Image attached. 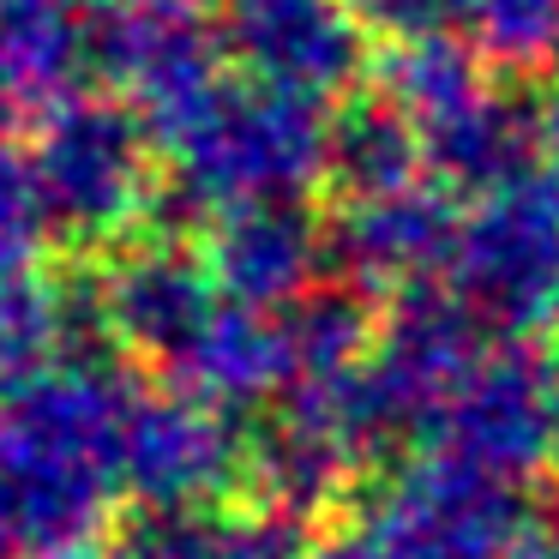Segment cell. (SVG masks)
I'll return each instance as SVG.
<instances>
[{"instance_id":"1","label":"cell","mask_w":559,"mask_h":559,"mask_svg":"<svg viewBox=\"0 0 559 559\" xmlns=\"http://www.w3.org/2000/svg\"><path fill=\"white\" fill-rule=\"evenodd\" d=\"M139 385L109 361L73 355L19 397L0 403V475L19 499L31 559L91 542L127 493V427Z\"/></svg>"},{"instance_id":"2","label":"cell","mask_w":559,"mask_h":559,"mask_svg":"<svg viewBox=\"0 0 559 559\" xmlns=\"http://www.w3.org/2000/svg\"><path fill=\"white\" fill-rule=\"evenodd\" d=\"M175 199L229 217L253 205H301L331 175V115L319 97L253 73H217L151 121Z\"/></svg>"},{"instance_id":"3","label":"cell","mask_w":559,"mask_h":559,"mask_svg":"<svg viewBox=\"0 0 559 559\" xmlns=\"http://www.w3.org/2000/svg\"><path fill=\"white\" fill-rule=\"evenodd\" d=\"M31 169H37L55 235L121 241L157 193L163 151L139 103L79 91L43 115L31 139Z\"/></svg>"},{"instance_id":"4","label":"cell","mask_w":559,"mask_h":559,"mask_svg":"<svg viewBox=\"0 0 559 559\" xmlns=\"http://www.w3.org/2000/svg\"><path fill=\"white\" fill-rule=\"evenodd\" d=\"M445 277L511 343L559 319V175L547 163L475 193Z\"/></svg>"},{"instance_id":"5","label":"cell","mask_w":559,"mask_h":559,"mask_svg":"<svg viewBox=\"0 0 559 559\" xmlns=\"http://www.w3.org/2000/svg\"><path fill=\"white\" fill-rule=\"evenodd\" d=\"M361 535L385 559H511L530 542V487L427 445L367 506Z\"/></svg>"},{"instance_id":"6","label":"cell","mask_w":559,"mask_h":559,"mask_svg":"<svg viewBox=\"0 0 559 559\" xmlns=\"http://www.w3.org/2000/svg\"><path fill=\"white\" fill-rule=\"evenodd\" d=\"M481 319L451 283H421L397 295L391 319L373 331V349L361 361V397L373 409L379 439L439 427L469 373L487 361Z\"/></svg>"},{"instance_id":"7","label":"cell","mask_w":559,"mask_h":559,"mask_svg":"<svg viewBox=\"0 0 559 559\" xmlns=\"http://www.w3.org/2000/svg\"><path fill=\"white\" fill-rule=\"evenodd\" d=\"M457 223V199L433 175H415L385 193L343 199L337 223H331V271L355 289L409 295L451 265Z\"/></svg>"},{"instance_id":"8","label":"cell","mask_w":559,"mask_h":559,"mask_svg":"<svg viewBox=\"0 0 559 559\" xmlns=\"http://www.w3.org/2000/svg\"><path fill=\"white\" fill-rule=\"evenodd\" d=\"M241 427L229 409L193 397V391H139L133 427H127V493L145 511H187L217 506L241 475Z\"/></svg>"},{"instance_id":"9","label":"cell","mask_w":559,"mask_h":559,"mask_svg":"<svg viewBox=\"0 0 559 559\" xmlns=\"http://www.w3.org/2000/svg\"><path fill=\"white\" fill-rule=\"evenodd\" d=\"M97 319L115 343L133 355L169 367L199 331L211 325L229 295H223L217 271H211L205 247L187 241H127L121 253L103 265V283L91 289Z\"/></svg>"},{"instance_id":"10","label":"cell","mask_w":559,"mask_h":559,"mask_svg":"<svg viewBox=\"0 0 559 559\" xmlns=\"http://www.w3.org/2000/svg\"><path fill=\"white\" fill-rule=\"evenodd\" d=\"M217 31L241 73L319 103L355 79L367 37L355 0H217Z\"/></svg>"},{"instance_id":"11","label":"cell","mask_w":559,"mask_h":559,"mask_svg":"<svg viewBox=\"0 0 559 559\" xmlns=\"http://www.w3.org/2000/svg\"><path fill=\"white\" fill-rule=\"evenodd\" d=\"M433 445L530 487L542 475V463L559 451L554 397H547V355L535 361L518 343L487 355L469 373V385L451 397V409L439 415Z\"/></svg>"},{"instance_id":"12","label":"cell","mask_w":559,"mask_h":559,"mask_svg":"<svg viewBox=\"0 0 559 559\" xmlns=\"http://www.w3.org/2000/svg\"><path fill=\"white\" fill-rule=\"evenodd\" d=\"M169 385L193 391V397L217 403V409L241 415L271 397L295 391V343L283 325V307H247L223 301L211 325L169 361Z\"/></svg>"},{"instance_id":"13","label":"cell","mask_w":559,"mask_h":559,"mask_svg":"<svg viewBox=\"0 0 559 559\" xmlns=\"http://www.w3.org/2000/svg\"><path fill=\"white\" fill-rule=\"evenodd\" d=\"M205 259L229 301L289 307L319 283V265H331V235H319L301 205H253L217 217Z\"/></svg>"},{"instance_id":"14","label":"cell","mask_w":559,"mask_h":559,"mask_svg":"<svg viewBox=\"0 0 559 559\" xmlns=\"http://www.w3.org/2000/svg\"><path fill=\"white\" fill-rule=\"evenodd\" d=\"M97 67L91 13L67 0H7L0 7V127L19 115H49L79 97L85 73Z\"/></svg>"},{"instance_id":"15","label":"cell","mask_w":559,"mask_h":559,"mask_svg":"<svg viewBox=\"0 0 559 559\" xmlns=\"http://www.w3.org/2000/svg\"><path fill=\"white\" fill-rule=\"evenodd\" d=\"M85 331H103L91 295L61 289L37 271L0 277V403L67 367L73 355H91Z\"/></svg>"},{"instance_id":"16","label":"cell","mask_w":559,"mask_h":559,"mask_svg":"<svg viewBox=\"0 0 559 559\" xmlns=\"http://www.w3.org/2000/svg\"><path fill=\"white\" fill-rule=\"evenodd\" d=\"M307 518L283 506H187L151 511L133 547L145 559H307Z\"/></svg>"},{"instance_id":"17","label":"cell","mask_w":559,"mask_h":559,"mask_svg":"<svg viewBox=\"0 0 559 559\" xmlns=\"http://www.w3.org/2000/svg\"><path fill=\"white\" fill-rule=\"evenodd\" d=\"M415 175H427L421 139L379 91H367L343 115H331V181L343 187V199L385 193V187H403Z\"/></svg>"},{"instance_id":"18","label":"cell","mask_w":559,"mask_h":559,"mask_svg":"<svg viewBox=\"0 0 559 559\" xmlns=\"http://www.w3.org/2000/svg\"><path fill=\"white\" fill-rule=\"evenodd\" d=\"M463 31L499 67H542L559 55V0H469Z\"/></svg>"},{"instance_id":"19","label":"cell","mask_w":559,"mask_h":559,"mask_svg":"<svg viewBox=\"0 0 559 559\" xmlns=\"http://www.w3.org/2000/svg\"><path fill=\"white\" fill-rule=\"evenodd\" d=\"M49 235L55 223H49V205H43L31 151H19L0 127V277H19V271L37 265Z\"/></svg>"},{"instance_id":"20","label":"cell","mask_w":559,"mask_h":559,"mask_svg":"<svg viewBox=\"0 0 559 559\" xmlns=\"http://www.w3.org/2000/svg\"><path fill=\"white\" fill-rule=\"evenodd\" d=\"M367 31L391 43H421V37H451L469 19V0H355Z\"/></svg>"},{"instance_id":"21","label":"cell","mask_w":559,"mask_h":559,"mask_svg":"<svg viewBox=\"0 0 559 559\" xmlns=\"http://www.w3.org/2000/svg\"><path fill=\"white\" fill-rule=\"evenodd\" d=\"M0 559H31V535H25V518H19L7 475H0Z\"/></svg>"},{"instance_id":"22","label":"cell","mask_w":559,"mask_h":559,"mask_svg":"<svg viewBox=\"0 0 559 559\" xmlns=\"http://www.w3.org/2000/svg\"><path fill=\"white\" fill-rule=\"evenodd\" d=\"M307 559H385V554H379L361 530H349V535H331V542L307 547Z\"/></svg>"},{"instance_id":"23","label":"cell","mask_w":559,"mask_h":559,"mask_svg":"<svg viewBox=\"0 0 559 559\" xmlns=\"http://www.w3.org/2000/svg\"><path fill=\"white\" fill-rule=\"evenodd\" d=\"M542 163L559 175V85L547 91V103H542Z\"/></svg>"},{"instance_id":"24","label":"cell","mask_w":559,"mask_h":559,"mask_svg":"<svg viewBox=\"0 0 559 559\" xmlns=\"http://www.w3.org/2000/svg\"><path fill=\"white\" fill-rule=\"evenodd\" d=\"M49 559H145V554H139L133 542L109 547V542H97V535H91V542H73V547H61V554H49Z\"/></svg>"},{"instance_id":"25","label":"cell","mask_w":559,"mask_h":559,"mask_svg":"<svg viewBox=\"0 0 559 559\" xmlns=\"http://www.w3.org/2000/svg\"><path fill=\"white\" fill-rule=\"evenodd\" d=\"M535 542H547L559 554V481L542 493V511H535Z\"/></svg>"},{"instance_id":"26","label":"cell","mask_w":559,"mask_h":559,"mask_svg":"<svg viewBox=\"0 0 559 559\" xmlns=\"http://www.w3.org/2000/svg\"><path fill=\"white\" fill-rule=\"evenodd\" d=\"M547 397H554V433H559V343L547 349Z\"/></svg>"},{"instance_id":"27","label":"cell","mask_w":559,"mask_h":559,"mask_svg":"<svg viewBox=\"0 0 559 559\" xmlns=\"http://www.w3.org/2000/svg\"><path fill=\"white\" fill-rule=\"evenodd\" d=\"M511 559H559V554H554V547H547V542H535V530H530V542H523V547H518V554H511Z\"/></svg>"},{"instance_id":"28","label":"cell","mask_w":559,"mask_h":559,"mask_svg":"<svg viewBox=\"0 0 559 559\" xmlns=\"http://www.w3.org/2000/svg\"><path fill=\"white\" fill-rule=\"evenodd\" d=\"M0 7H7V0H0Z\"/></svg>"}]
</instances>
